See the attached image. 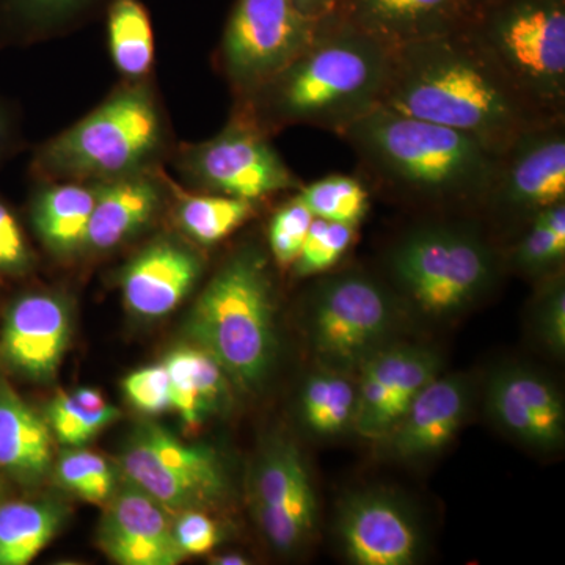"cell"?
I'll return each instance as SVG.
<instances>
[{"instance_id":"d6986e66","label":"cell","mask_w":565,"mask_h":565,"mask_svg":"<svg viewBox=\"0 0 565 565\" xmlns=\"http://www.w3.org/2000/svg\"><path fill=\"white\" fill-rule=\"evenodd\" d=\"M200 274L202 262L191 248L170 239L156 241L122 269V299L141 318H162L189 296Z\"/></svg>"},{"instance_id":"7402d4cb","label":"cell","mask_w":565,"mask_h":565,"mask_svg":"<svg viewBox=\"0 0 565 565\" xmlns=\"http://www.w3.org/2000/svg\"><path fill=\"white\" fill-rule=\"evenodd\" d=\"M52 430L24 399L0 381V470L22 482L46 476L52 463Z\"/></svg>"},{"instance_id":"52a82bcc","label":"cell","mask_w":565,"mask_h":565,"mask_svg":"<svg viewBox=\"0 0 565 565\" xmlns=\"http://www.w3.org/2000/svg\"><path fill=\"white\" fill-rule=\"evenodd\" d=\"M470 31L541 117L565 118V0H494Z\"/></svg>"},{"instance_id":"9c48e42d","label":"cell","mask_w":565,"mask_h":565,"mask_svg":"<svg viewBox=\"0 0 565 565\" xmlns=\"http://www.w3.org/2000/svg\"><path fill=\"white\" fill-rule=\"evenodd\" d=\"M178 169L204 192L253 203L297 192L303 184L275 150L269 134L236 111L217 136L182 148Z\"/></svg>"},{"instance_id":"603a6c76","label":"cell","mask_w":565,"mask_h":565,"mask_svg":"<svg viewBox=\"0 0 565 565\" xmlns=\"http://www.w3.org/2000/svg\"><path fill=\"white\" fill-rule=\"evenodd\" d=\"M33 196L32 221L52 252L68 255L85 247L95 206V182L44 181Z\"/></svg>"},{"instance_id":"7a4b0ae2","label":"cell","mask_w":565,"mask_h":565,"mask_svg":"<svg viewBox=\"0 0 565 565\" xmlns=\"http://www.w3.org/2000/svg\"><path fill=\"white\" fill-rule=\"evenodd\" d=\"M367 181L399 202L478 217L500 154L473 137L379 106L340 134Z\"/></svg>"},{"instance_id":"8d00e7d4","label":"cell","mask_w":565,"mask_h":565,"mask_svg":"<svg viewBox=\"0 0 565 565\" xmlns=\"http://www.w3.org/2000/svg\"><path fill=\"white\" fill-rule=\"evenodd\" d=\"M126 397L137 411L161 414L170 408V381L163 364L141 367L122 382Z\"/></svg>"},{"instance_id":"d4e9b609","label":"cell","mask_w":565,"mask_h":565,"mask_svg":"<svg viewBox=\"0 0 565 565\" xmlns=\"http://www.w3.org/2000/svg\"><path fill=\"white\" fill-rule=\"evenodd\" d=\"M109 0H0V43H29L65 32Z\"/></svg>"},{"instance_id":"7c38bea8","label":"cell","mask_w":565,"mask_h":565,"mask_svg":"<svg viewBox=\"0 0 565 565\" xmlns=\"http://www.w3.org/2000/svg\"><path fill=\"white\" fill-rule=\"evenodd\" d=\"M565 202V118L539 122L500 154L481 215L519 232L539 212Z\"/></svg>"},{"instance_id":"2e32d148","label":"cell","mask_w":565,"mask_h":565,"mask_svg":"<svg viewBox=\"0 0 565 565\" xmlns=\"http://www.w3.org/2000/svg\"><path fill=\"white\" fill-rule=\"evenodd\" d=\"M68 338L65 303L51 294H25L7 311L0 353L17 373L44 381L57 373Z\"/></svg>"},{"instance_id":"ffe728a7","label":"cell","mask_w":565,"mask_h":565,"mask_svg":"<svg viewBox=\"0 0 565 565\" xmlns=\"http://www.w3.org/2000/svg\"><path fill=\"white\" fill-rule=\"evenodd\" d=\"M467 408L468 385L462 377H435L386 435L394 456L422 459L437 455L459 433Z\"/></svg>"},{"instance_id":"e0dca14e","label":"cell","mask_w":565,"mask_h":565,"mask_svg":"<svg viewBox=\"0 0 565 565\" xmlns=\"http://www.w3.org/2000/svg\"><path fill=\"white\" fill-rule=\"evenodd\" d=\"M345 555L359 565H408L419 553V533L403 504L385 493L355 494L341 509Z\"/></svg>"},{"instance_id":"8992f818","label":"cell","mask_w":565,"mask_h":565,"mask_svg":"<svg viewBox=\"0 0 565 565\" xmlns=\"http://www.w3.org/2000/svg\"><path fill=\"white\" fill-rule=\"evenodd\" d=\"M503 255L478 217L434 218L405 232L386 255L394 289L434 318L459 315L498 280Z\"/></svg>"},{"instance_id":"f1b7e54d","label":"cell","mask_w":565,"mask_h":565,"mask_svg":"<svg viewBox=\"0 0 565 565\" xmlns=\"http://www.w3.org/2000/svg\"><path fill=\"white\" fill-rule=\"evenodd\" d=\"M256 203L218 193H182L177 221L182 232L202 245H214L250 221Z\"/></svg>"},{"instance_id":"277c9868","label":"cell","mask_w":565,"mask_h":565,"mask_svg":"<svg viewBox=\"0 0 565 565\" xmlns=\"http://www.w3.org/2000/svg\"><path fill=\"white\" fill-rule=\"evenodd\" d=\"M167 121L148 81H126L90 114L46 141L33 159L43 181L104 182L151 170Z\"/></svg>"},{"instance_id":"3957f363","label":"cell","mask_w":565,"mask_h":565,"mask_svg":"<svg viewBox=\"0 0 565 565\" xmlns=\"http://www.w3.org/2000/svg\"><path fill=\"white\" fill-rule=\"evenodd\" d=\"M392 50L344 20L322 21L313 41L262 87L237 96L236 114L266 134L311 126L340 136L382 106Z\"/></svg>"},{"instance_id":"74e56055","label":"cell","mask_w":565,"mask_h":565,"mask_svg":"<svg viewBox=\"0 0 565 565\" xmlns=\"http://www.w3.org/2000/svg\"><path fill=\"white\" fill-rule=\"evenodd\" d=\"M180 514L173 523V531L185 557L210 553L218 542L215 523L202 511H184Z\"/></svg>"},{"instance_id":"e575fe53","label":"cell","mask_w":565,"mask_h":565,"mask_svg":"<svg viewBox=\"0 0 565 565\" xmlns=\"http://www.w3.org/2000/svg\"><path fill=\"white\" fill-rule=\"evenodd\" d=\"M509 259L516 270L533 277L557 273L565 259V237L556 236L534 217L516 234Z\"/></svg>"},{"instance_id":"8fae6325","label":"cell","mask_w":565,"mask_h":565,"mask_svg":"<svg viewBox=\"0 0 565 565\" xmlns=\"http://www.w3.org/2000/svg\"><path fill=\"white\" fill-rule=\"evenodd\" d=\"M120 467L132 486L170 512L212 508L228 490L225 468L214 449L184 444L158 424H141L134 430L120 455Z\"/></svg>"},{"instance_id":"30bf717a","label":"cell","mask_w":565,"mask_h":565,"mask_svg":"<svg viewBox=\"0 0 565 565\" xmlns=\"http://www.w3.org/2000/svg\"><path fill=\"white\" fill-rule=\"evenodd\" d=\"M322 21L294 0H236L218 46V66L237 96L262 87L313 41Z\"/></svg>"},{"instance_id":"d590c367","label":"cell","mask_w":565,"mask_h":565,"mask_svg":"<svg viewBox=\"0 0 565 565\" xmlns=\"http://www.w3.org/2000/svg\"><path fill=\"white\" fill-rule=\"evenodd\" d=\"M313 218V214L296 193L275 212L270 218L267 239L270 255L278 267L288 269L296 263Z\"/></svg>"},{"instance_id":"ac0fdd59","label":"cell","mask_w":565,"mask_h":565,"mask_svg":"<svg viewBox=\"0 0 565 565\" xmlns=\"http://www.w3.org/2000/svg\"><path fill=\"white\" fill-rule=\"evenodd\" d=\"M470 0H345L344 20L390 50L467 29Z\"/></svg>"},{"instance_id":"5bb4252c","label":"cell","mask_w":565,"mask_h":565,"mask_svg":"<svg viewBox=\"0 0 565 565\" xmlns=\"http://www.w3.org/2000/svg\"><path fill=\"white\" fill-rule=\"evenodd\" d=\"M99 545L120 565H177L185 559L174 539L169 509L131 486L111 493L106 503Z\"/></svg>"},{"instance_id":"5b68a950","label":"cell","mask_w":565,"mask_h":565,"mask_svg":"<svg viewBox=\"0 0 565 565\" xmlns=\"http://www.w3.org/2000/svg\"><path fill=\"white\" fill-rule=\"evenodd\" d=\"M188 333L234 384H262L277 351L274 282L262 250L245 247L230 256L200 294Z\"/></svg>"},{"instance_id":"484cf974","label":"cell","mask_w":565,"mask_h":565,"mask_svg":"<svg viewBox=\"0 0 565 565\" xmlns=\"http://www.w3.org/2000/svg\"><path fill=\"white\" fill-rule=\"evenodd\" d=\"M107 40L121 76L126 81H147L154 66V33L141 0H109Z\"/></svg>"},{"instance_id":"9a60e30c","label":"cell","mask_w":565,"mask_h":565,"mask_svg":"<svg viewBox=\"0 0 565 565\" xmlns=\"http://www.w3.org/2000/svg\"><path fill=\"white\" fill-rule=\"evenodd\" d=\"M489 407L498 424L531 448L550 451L563 444V396L544 375L526 367H505L493 375Z\"/></svg>"},{"instance_id":"83f0119b","label":"cell","mask_w":565,"mask_h":565,"mask_svg":"<svg viewBox=\"0 0 565 565\" xmlns=\"http://www.w3.org/2000/svg\"><path fill=\"white\" fill-rule=\"evenodd\" d=\"M61 523V511L52 504H0V565L31 564L57 534Z\"/></svg>"},{"instance_id":"ee69618b","label":"cell","mask_w":565,"mask_h":565,"mask_svg":"<svg viewBox=\"0 0 565 565\" xmlns=\"http://www.w3.org/2000/svg\"><path fill=\"white\" fill-rule=\"evenodd\" d=\"M211 564H217V565H245L248 564V561L245 559L244 556L241 555H223L214 557V559L211 561Z\"/></svg>"},{"instance_id":"1f68e13d","label":"cell","mask_w":565,"mask_h":565,"mask_svg":"<svg viewBox=\"0 0 565 565\" xmlns=\"http://www.w3.org/2000/svg\"><path fill=\"white\" fill-rule=\"evenodd\" d=\"M356 228L359 226L351 223L315 217L305 237L302 250L292 264L294 274L297 277H315L329 273L351 248Z\"/></svg>"},{"instance_id":"b9f144b4","label":"cell","mask_w":565,"mask_h":565,"mask_svg":"<svg viewBox=\"0 0 565 565\" xmlns=\"http://www.w3.org/2000/svg\"><path fill=\"white\" fill-rule=\"evenodd\" d=\"M307 17L316 21L343 17L345 0H294Z\"/></svg>"},{"instance_id":"7bdbcfd3","label":"cell","mask_w":565,"mask_h":565,"mask_svg":"<svg viewBox=\"0 0 565 565\" xmlns=\"http://www.w3.org/2000/svg\"><path fill=\"white\" fill-rule=\"evenodd\" d=\"M73 396L74 399H76L77 403L82 405V407L87 408V411H102V408L106 407L107 405L106 401H104L103 394L96 392V390L81 388L77 390Z\"/></svg>"},{"instance_id":"d6a6232c","label":"cell","mask_w":565,"mask_h":565,"mask_svg":"<svg viewBox=\"0 0 565 565\" xmlns=\"http://www.w3.org/2000/svg\"><path fill=\"white\" fill-rule=\"evenodd\" d=\"M58 481L81 500L106 504L114 493V471L103 456L87 449L63 452L57 463Z\"/></svg>"},{"instance_id":"cb8c5ba5","label":"cell","mask_w":565,"mask_h":565,"mask_svg":"<svg viewBox=\"0 0 565 565\" xmlns=\"http://www.w3.org/2000/svg\"><path fill=\"white\" fill-rule=\"evenodd\" d=\"M162 364L169 373L170 408L193 429L221 401L226 374L203 349H178L169 353Z\"/></svg>"},{"instance_id":"4316f807","label":"cell","mask_w":565,"mask_h":565,"mask_svg":"<svg viewBox=\"0 0 565 565\" xmlns=\"http://www.w3.org/2000/svg\"><path fill=\"white\" fill-rule=\"evenodd\" d=\"M362 370L373 375L388 390L392 397L390 408L396 424L415 399L416 394L438 377L440 363L433 352L424 349L411 348V345H393V348L384 345L362 364Z\"/></svg>"},{"instance_id":"44dd1931","label":"cell","mask_w":565,"mask_h":565,"mask_svg":"<svg viewBox=\"0 0 565 565\" xmlns=\"http://www.w3.org/2000/svg\"><path fill=\"white\" fill-rule=\"evenodd\" d=\"M96 196L85 247L107 252L141 232L161 211L163 181L151 170L95 182Z\"/></svg>"},{"instance_id":"6da1fadb","label":"cell","mask_w":565,"mask_h":565,"mask_svg":"<svg viewBox=\"0 0 565 565\" xmlns=\"http://www.w3.org/2000/svg\"><path fill=\"white\" fill-rule=\"evenodd\" d=\"M470 25L394 47L382 106L467 134L501 154L527 128L550 120L515 90Z\"/></svg>"},{"instance_id":"f35d334b","label":"cell","mask_w":565,"mask_h":565,"mask_svg":"<svg viewBox=\"0 0 565 565\" xmlns=\"http://www.w3.org/2000/svg\"><path fill=\"white\" fill-rule=\"evenodd\" d=\"M31 263L20 223L0 202V274H21Z\"/></svg>"},{"instance_id":"ab89813d","label":"cell","mask_w":565,"mask_h":565,"mask_svg":"<svg viewBox=\"0 0 565 565\" xmlns=\"http://www.w3.org/2000/svg\"><path fill=\"white\" fill-rule=\"evenodd\" d=\"M541 332L545 343L556 353L565 349V289L564 280L555 275L552 285L545 289L541 303Z\"/></svg>"},{"instance_id":"ba28073f","label":"cell","mask_w":565,"mask_h":565,"mask_svg":"<svg viewBox=\"0 0 565 565\" xmlns=\"http://www.w3.org/2000/svg\"><path fill=\"white\" fill-rule=\"evenodd\" d=\"M396 318L392 289L362 273L323 278L311 302V345L334 370L362 366L382 349Z\"/></svg>"},{"instance_id":"bcb514c9","label":"cell","mask_w":565,"mask_h":565,"mask_svg":"<svg viewBox=\"0 0 565 565\" xmlns=\"http://www.w3.org/2000/svg\"><path fill=\"white\" fill-rule=\"evenodd\" d=\"M0 489H2V487H0Z\"/></svg>"},{"instance_id":"836d02e7","label":"cell","mask_w":565,"mask_h":565,"mask_svg":"<svg viewBox=\"0 0 565 565\" xmlns=\"http://www.w3.org/2000/svg\"><path fill=\"white\" fill-rule=\"evenodd\" d=\"M120 418V411L107 404L102 411H87L73 394L58 393L47 412L52 433L63 445L81 446L92 440L104 427Z\"/></svg>"},{"instance_id":"f546056e","label":"cell","mask_w":565,"mask_h":565,"mask_svg":"<svg viewBox=\"0 0 565 565\" xmlns=\"http://www.w3.org/2000/svg\"><path fill=\"white\" fill-rule=\"evenodd\" d=\"M355 401L356 392L343 375L315 374L303 386V422L321 437H332L352 423Z\"/></svg>"},{"instance_id":"f6af8a7d","label":"cell","mask_w":565,"mask_h":565,"mask_svg":"<svg viewBox=\"0 0 565 565\" xmlns=\"http://www.w3.org/2000/svg\"><path fill=\"white\" fill-rule=\"evenodd\" d=\"M492 2H494V0H470L471 6L475 7L476 13Z\"/></svg>"},{"instance_id":"4fadbf2b","label":"cell","mask_w":565,"mask_h":565,"mask_svg":"<svg viewBox=\"0 0 565 565\" xmlns=\"http://www.w3.org/2000/svg\"><path fill=\"white\" fill-rule=\"evenodd\" d=\"M256 520L278 552L302 546L316 526V497L303 457L291 440L274 441L264 451L252 481Z\"/></svg>"},{"instance_id":"60d3db41","label":"cell","mask_w":565,"mask_h":565,"mask_svg":"<svg viewBox=\"0 0 565 565\" xmlns=\"http://www.w3.org/2000/svg\"><path fill=\"white\" fill-rule=\"evenodd\" d=\"M21 143L20 117L10 103L0 98V166L9 161Z\"/></svg>"},{"instance_id":"4dcf8cb0","label":"cell","mask_w":565,"mask_h":565,"mask_svg":"<svg viewBox=\"0 0 565 565\" xmlns=\"http://www.w3.org/2000/svg\"><path fill=\"white\" fill-rule=\"evenodd\" d=\"M313 217L359 226L370 211V191L360 178L330 174L296 192Z\"/></svg>"}]
</instances>
